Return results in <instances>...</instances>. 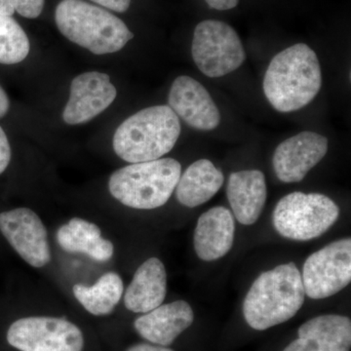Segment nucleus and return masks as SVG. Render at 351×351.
<instances>
[{
  "label": "nucleus",
  "mask_w": 351,
  "mask_h": 351,
  "mask_svg": "<svg viewBox=\"0 0 351 351\" xmlns=\"http://www.w3.org/2000/svg\"><path fill=\"white\" fill-rule=\"evenodd\" d=\"M114 12L124 13L130 7L131 0H90Z\"/></svg>",
  "instance_id": "obj_25"
},
{
  "label": "nucleus",
  "mask_w": 351,
  "mask_h": 351,
  "mask_svg": "<svg viewBox=\"0 0 351 351\" xmlns=\"http://www.w3.org/2000/svg\"><path fill=\"white\" fill-rule=\"evenodd\" d=\"M339 217V207L321 193H289L277 203L272 221L281 237L308 241L324 234Z\"/></svg>",
  "instance_id": "obj_6"
},
{
  "label": "nucleus",
  "mask_w": 351,
  "mask_h": 351,
  "mask_svg": "<svg viewBox=\"0 0 351 351\" xmlns=\"http://www.w3.org/2000/svg\"><path fill=\"white\" fill-rule=\"evenodd\" d=\"M327 152L326 137L315 132H301L276 147L272 158L276 177L287 184L301 182Z\"/></svg>",
  "instance_id": "obj_11"
},
{
  "label": "nucleus",
  "mask_w": 351,
  "mask_h": 351,
  "mask_svg": "<svg viewBox=\"0 0 351 351\" xmlns=\"http://www.w3.org/2000/svg\"><path fill=\"white\" fill-rule=\"evenodd\" d=\"M11 161V147L5 132L0 126V175L7 169Z\"/></svg>",
  "instance_id": "obj_24"
},
{
  "label": "nucleus",
  "mask_w": 351,
  "mask_h": 351,
  "mask_svg": "<svg viewBox=\"0 0 351 351\" xmlns=\"http://www.w3.org/2000/svg\"><path fill=\"white\" fill-rule=\"evenodd\" d=\"M351 321L339 314H325L307 320L298 338L283 351H350Z\"/></svg>",
  "instance_id": "obj_14"
},
{
  "label": "nucleus",
  "mask_w": 351,
  "mask_h": 351,
  "mask_svg": "<svg viewBox=\"0 0 351 351\" xmlns=\"http://www.w3.org/2000/svg\"><path fill=\"white\" fill-rule=\"evenodd\" d=\"M210 8L216 10L225 11L230 10L239 5V0H205Z\"/></svg>",
  "instance_id": "obj_26"
},
{
  "label": "nucleus",
  "mask_w": 351,
  "mask_h": 351,
  "mask_svg": "<svg viewBox=\"0 0 351 351\" xmlns=\"http://www.w3.org/2000/svg\"><path fill=\"white\" fill-rule=\"evenodd\" d=\"M306 293L294 263L263 272L252 284L243 302V315L252 329L265 331L287 322L299 313Z\"/></svg>",
  "instance_id": "obj_2"
},
{
  "label": "nucleus",
  "mask_w": 351,
  "mask_h": 351,
  "mask_svg": "<svg viewBox=\"0 0 351 351\" xmlns=\"http://www.w3.org/2000/svg\"><path fill=\"white\" fill-rule=\"evenodd\" d=\"M117 96L110 76L99 71H87L71 82L69 99L63 119L69 125H77L95 119L107 110Z\"/></svg>",
  "instance_id": "obj_12"
},
{
  "label": "nucleus",
  "mask_w": 351,
  "mask_h": 351,
  "mask_svg": "<svg viewBox=\"0 0 351 351\" xmlns=\"http://www.w3.org/2000/svg\"><path fill=\"white\" fill-rule=\"evenodd\" d=\"M180 135L181 123L172 108L154 106L124 120L115 131L112 147L126 162H147L172 151Z\"/></svg>",
  "instance_id": "obj_3"
},
{
  "label": "nucleus",
  "mask_w": 351,
  "mask_h": 351,
  "mask_svg": "<svg viewBox=\"0 0 351 351\" xmlns=\"http://www.w3.org/2000/svg\"><path fill=\"white\" fill-rule=\"evenodd\" d=\"M168 103L178 117L196 130H214L221 123V112L211 95L189 76L176 78L170 88Z\"/></svg>",
  "instance_id": "obj_13"
},
{
  "label": "nucleus",
  "mask_w": 351,
  "mask_h": 351,
  "mask_svg": "<svg viewBox=\"0 0 351 351\" xmlns=\"http://www.w3.org/2000/svg\"><path fill=\"white\" fill-rule=\"evenodd\" d=\"M10 108V101L3 88L0 86V119H3Z\"/></svg>",
  "instance_id": "obj_28"
},
{
  "label": "nucleus",
  "mask_w": 351,
  "mask_h": 351,
  "mask_svg": "<svg viewBox=\"0 0 351 351\" xmlns=\"http://www.w3.org/2000/svg\"><path fill=\"white\" fill-rule=\"evenodd\" d=\"M56 237L64 251L85 254L96 262H108L114 254L112 242L103 239L100 228L86 219H69L58 230Z\"/></svg>",
  "instance_id": "obj_20"
},
{
  "label": "nucleus",
  "mask_w": 351,
  "mask_h": 351,
  "mask_svg": "<svg viewBox=\"0 0 351 351\" xmlns=\"http://www.w3.org/2000/svg\"><path fill=\"white\" fill-rule=\"evenodd\" d=\"M322 71L317 55L298 43L276 54L263 78V93L274 110L291 112L306 107L319 93Z\"/></svg>",
  "instance_id": "obj_1"
},
{
  "label": "nucleus",
  "mask_w": 351,
  "mask_h": 351,
  "mask_svg": "<svg viewBox=\"0 0 351 351\" xmlns=\"http://www.w3.org/2000/svg\"><path fill=\"white\" fill-rule=\"evenodd\" d=\"M9 345L21 351H82L80 328L64 318L29 316L16 320L6 335Z\"/></svg>",
  "instance_id": "obj_8"
},
{
  "label": "nucleus",
  "mask_w": 351,
  "mask_h": 351,
  "mask_svg": "<svg viewBox=\"0 0 351 351\" xmlns=\"http://www.w3.org/2000/svg\"><path fill=\"white\" fill-rule=\"evenodd\" d=\"M125 351H174L168 346H157L154 343H136Z\"/></svg>",
  "instance_id": "obj_27"
},
{
  "label": "nucleus",
  "mask_w": 351,
  "mask_h": 351,
  "mask_svg": "<svg viewBox=\"0 0 351 351\" xmlns=\"http://www.w3.org/2000/svg\"><path fill=\"white\" fill-rule=\"evenodd\" d=\"M0 232L31 267L41 269L51 262L47 230L40 217L29 208L0 213Z\"/></svg>",
  "instance_id": "obj_10"
},
{
  "label": "nucleus",
  "mask_w": 351,
  "mask_h": 351,
  "mask_svg": "<svg viewBox=\"0 0 351 351\" xmlns=\"http://www.w3.org/2000/svg\"><path fill=\"white\" fill-rule=\"evenodd\" d=\"M191 56L203 75L214 78L237 71L246 53L232 27L221 21L206 20L196 25Z\"/></svg>",
  "instance_id": "obj_7"
},
{
  "label": "nucleus",
  "mask_w": 351,
  "mask_h": 351,
  "mask_svg": "<svg viewBox=\"0 0 351 351\" xmlns=\"http://www.w3.org/2000/svg\"><path fill=\"white\" fill-rule=\"evenodd\" d=\"M124 292V284L117 272L103 274L92 286L75 284L73 293L75 299L88 313L95 316L108 315L119 304Z\"/></svg>",
  "instance_id": "obj_21"
},
{
  "label": "nucleus",
  "mask_w": 351,
  "mask_h": 351,
  "mask_svg": "<svg viewBox=\"0 0 351 351\" xmlns=\"http://www.w3.org/2000/svg\"><path fill=\"white\" fill-rule=\"evenodd\" d=\"M226 195L233 216L241 225H254L267 202V186L260 170L234 172L228 178Z\"/></svg>",
  "instance_id": "obj_17"
},
{
  "label": "nucleus",
  "mask_w": 351,
  "mask_h": 351,
  "mask_svg": "<svg viewBox=\"0 0 351 351\" xmlns=\"http://www.w3.org/2000/svg\"><path fill=\"white\" fill-rule=\"evenodd\" d=\"M45 0H0V15L12 17L18 12L27 19H36L43 13Z\"/></svg>",
  "instance_id": "obj_23"
},
{
  "label": "nucleus",
  "mask_w": 351,
  "mask_h": 351,
  "mask_svg": "<svg viewBox=\"0 0 351 351\" xmlns=\"http://www.w3.org/2000/svg\"><path fill=\"white\" fill-rule=\"evenodd\" d=\"M29 49V38L17 21L0 15V64H19L27 57Z\"/></svg>",
  "instance_id": "obj_22"
},
{
  "label": "nucleus",
  "mask_w": 351,
  "mask_h": 351,
  "mask_svg": "<svg viewBox=\"0 0 351 351\" xmlns=\"http://www.w3.org/2000/svg\"><path fill=\"white\" fill-rule=\"evenodd\" d=\"M225 177L208 159H199L189 165L180 177L176 196L182 205L195 208L208 202L218 193Z\"/></svg>",
  "instance_id": "obj_19"
},
{
  "label": "nucleus",
  "mask_w": 351,
  "mask_h": 351,
  "mask_svg": "<svg viewBox=\"0 0 351 351\" xmlns=\"http://www.w3.org/2000/svg\"><path fill=\"white\" fill-rule=\"evenodd\" d=\"M235 223L228 208H211L197 219L193 245L197 257L204 262L223 258L232 250L234 241Z\"/></svg>",
  "instance_id": "obj_16"
},
{
  "label": "nucleus",
  "mask_w": 351,
  "mask_h": 351,
  "mask_svg": "<svg viewBox=\"0 0 351 351\" xmlns=\"http://www.w3.org/2000/svg\"><path fill=\"white\" fill-rule=\"evenodd\" d=\"M167 294V274L159 258L138 267L124 294V306L134 313H147L161 306Z\"/></svg>",
  "instance_id": "obj_18"
},
{
  "label": "nucleus",
  "mask_w": 351,
  "mask_h": 351,
  "mask_svg": "<svg viewBox=\"0 0 351 351\" xmlns=\"http://www.w3.org/2000/svg\"><path fill=\"white\" fill-rule=\"evenodd\" d=\"M181 175V163L173 158L132 163L112 173L108 191L127 207L156 209L170 199Z\"/></svg>",
  "instance_id": "obj_5"
},
{
  "label": "nucleus",
  "mask_w": 351,
  "mask_h": 351,
  "mask_svg": "<svg viewBox=\"0 0 351 351\" xmlns=\"http://www.w3.org/2000/svg\"><path fill=\"white\" fill-rule=\"evenodd\" d=\"M195 320L189 302L176 301L161 304L134 321L136 332L154 345L169 346Z\"/></svg>",
  "instance_id": "obj_15"
},
{
  "label": "nucleus",
  "mask_w": 351,
  "mask_h": 351,
  "mask_svg": "<svg viewBox=\"0 0 351 351\" xmlns=\"http://www.w3.org/2000/svg\"><path fill=\"white\" fill-rule=\"evenodd\" d=\"M302 285L307 297L327 299L348 287L351 281V239L337 240L311 254L304 262Z\"/></svg>",
  "instance_id": "obj_9"
},
{
  "label": "nucleus",
  "mask_w": 351,
  "mask_h": 351,
  "mask_svg": "<svg viewBox=\"0 0 351 351\" xmlns=\"http://www.w3.org/2000/svg\"><path fill=\"white\" fill-rule=\"evenodd\" d=\"M55 21L69 41L96 55L119 52L134 38L123 21L83 0H62Z\"/></svg>",
  "instance_id": "obj_4"
}]
</instances>
